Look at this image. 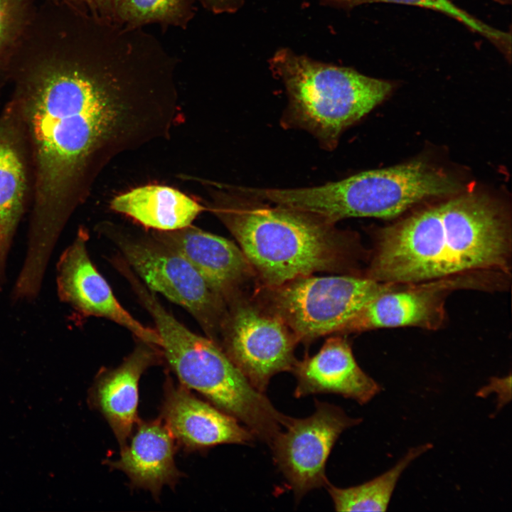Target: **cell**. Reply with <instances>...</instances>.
I'll list each match as a JSON object with an SVG mask.
<instances>
[{
	"label": "cell",
	"mask_w": 512,
	"mask_h": 512,
	"mask_svg": "<svg viewBox=\"0 0 512 512\" xmlns=\"http://www.w3.org/2000/svg\"><path fill=\"white\" fill-rule=\"evenodd\" d=\"M432 447L430 443L411 448L399 462L383 474L362 484L338 488L326 486L336 511H385L395 486L406 468Z\"/></svg>",
	"instance_id": "ffe728a7"
},
{
	"label": "cell",
	"mask_w": 512,
	"mask_h": 512,
	"mask_svg": "<svg viewBox=\"0 0 512 512\" xmlns=\"http://www.w3.org/2000/svg\"><path fill=\"white\" fill-rule=\"evenodd\" d=\"M123 276L151 316L163 358L181 385L203 395L270 447L289 416L251 385L216 342L176 319L132 270L124 271Z\"/></svg>",
	"instance_id": "277c9868"
},
{
	"label": "cell",
	"mask_w": 512,
	"mask_h": 512,
	"mask_svg": "<svg viewBox=\"0 0 512 512\" xmlns=\"http://www.w3.org/2000/svg\"><path fill=\"white\" fill-rule=\"evenodd\" d=\"M414 284H397L369 301L340 333L389 327L438 328L444 319L446 296L458 287L467 285L468 274Z\"/></svg>",
	"instance_id": "7c38bea8"
},
{
	"label": "cell",
	"mask_w": 512,
	"mask_h": 512,
	"mask_svg": "<svg viewBox=\"0 0 512 512\" xmlns=\"http://www.w3.org/2000/svg\"><path fill=\"white\" fill-rule=\"evenodd\" d=\"M324 4L340 8H352L363 4L385 2L415 6L444 14L461 22L471 31L479 33L494 43L498 48H504L510 40L509 33L491 27L466 11L459 8L450 0H320Z\"/></svg>",
	"instance_id": "7402d4cb"
},
{
	"label": "cell",
	"mask_w": 512,
	"mask_h": 512,
	"mask_svg": "<svg viewBox=\"0 0 512 512\" xmlns=\"http://www.w3.org/2000/svg\"><path fill=\"white\" fill-rule=\"evenodd\" d=\"M361 422L341 407L319 400L311 415L300 419L289 416L285 431L278 434L270 447L297 501L329 484L325 468L334 444L344 430Z\"/></svg>",
	"instance_id": "30bf717a"
},
{
	"label": "cell",
	"mask_w": 512,
	"mask_h": 512,
	"mask_svg": "<svg viewBox=\"0 0 512 512\" xmlns=\"http://www.w3.org/2000/svg\"><path fill=\"white\" fill-rule=\"evenodd\" d=\"M62 34L28 62L16 97L35 164L28 247L39 255L110 162L169 139L183 114L175 67L143 31L78 18Z\"/></svg>",
	"instance_id": "6da1fadb"
},
{
	"label": "cell",
	"mask_w": 512,
	"mask_h": 512,
	"mask_svg": "<svg viewBox=\"0 0 512 512\" xmlns=\"http://www.w3.org/2000/svg\"><path fill=\"white\" fill-rule=\"evenodd\" d=\"M298 340L289 327L258 302L240 294L227 303L218 345L251 385L265 393L278 373L292 371Z\"/></svg>",
	"instance_id": "9c48e42d"
},
{
	"label": "cell",
	"mask_w": 512,
	"mask_h": 512,
	"mask_svg": "<svg viewBox=\"0 0 512 512\" xmlns=\"http://www.w3.org/2000/svg\"><path fill=\"white\" fill-rule=\"evenodd\" d=\"M26 190L23 156L11 130L0 127V289L6 279V267L11 241L23 213Z\"/></svg>",
	"instance_id": "d6986e66"
},
{
	"label": "cell",
	"mask_w": 512,
	"mask_h": 512,
	"mask_svg": "<svg viewBox=\"0 0 512 512\" xmlns=\"http://www.w3.org/2000/svg\"><path fill=\"white\" fill-rule=\"evenodd\" d=\"M100 229L149 289L184 308L206 336L218 343L227 304L188 261L151 233L131 234L111 223H102Z\"/></svg>",
	"instance_id": "ba28073f"
},
{
	"label": "cell",
	"mask_w": 512,
	"mask_h": 512,
	"mask_svg": "<svg viewBox=\"0 0 512 512\" xmlns=\"http://www.w3.org/2000/svg\"><path fill=\"white\" fill-rule=\"evenodd\" d=\"M201 182L211 198L209 210L235 238L264 287L318 272L348 270L354 240L336 223L241 194L230 185Z\"/></svg>",
	"instance_id": "3957f363"
},
{
	"label": "cell",
	"mask_w": 512,
	"mask_h": 512,
	"mask_svg": "<svg viewBox=\"0 0 512 512\" xmlns=\"http://www.w3.org/2000/svg\"><path fill=\"white\" fill-rule=\"evenodd\" d=\"M88 234L80 228L57 264V290L60 300L86 316L101 317L127 329L139 340L159 347L155 330L144 326L116 299L109 284L91 261Z\"/></svg>",
	"instance_id": "8fae6325"
},
{
	"label": "cell",
	"mask_w": 512,
	"mask_h": 512,
	"mask_svg": "<svg viewBox=\"0 0 512 512\" xmlns=\"http://www.w3.org/2000/svg\"><path fill=\"white\" fill-rule=\"evenodd\" d=\"M115 21L132 27L158 23L186 28L195 0H112Z\"/></svg>",
	"instance_id": "44dd1931"
},
{
	"label": "cell",
	"mask_w": 512,
	"mask_h": 512,
	"mask_svg": "<svg viewBox=\"0 0 512 512\" xmlns=\"http://www.w3.org/2000/svg\"><path fill=\"white\" fill-rule=\"evenodd\" d=\"M270 65L288 97L282 126L307 131L328 150L335 149L342 132L384 100L393 87L388 81L287 48L277 50Z\"/></svg>",
	"instance_id": "5b68a950"
},
{
	"label": "cell",
	"mask_w": 512,
	"mask_h": 512,
	"mask_svg": "<svg viewBox=\"0 0 512 512\" xmlns=\"http://www.w3.org/2000/svg\"><path fill=\"white\" fill-rule=\"evenodd\" d=\"M160 418L186 451L223 444H251L255 438L235 417L193 395L167 377Z\"/></svg>",
	"instance_id": "4fadbf2b"
},
{
	"label": "cell",
	"mask_w": 512,
	"mask_h": 512,
	"mask_svg": "<svg viewBox=\"0 0 512 512\" xmlns=\"http://www.w3.org/2000/svg\"><path fill=\"white\" fill-rule=\"evenodd\" d=\"M291 372L297 380V398L334 393L363 405L382 389L360 368L351 346L341 336L329 337L317 353L297 361Z\"/></svg>",
	"instance_id": "2e32d148"
},
{
	"label": "cell",
	"mask_w": 512,
	"mask_h": 512,
	"mask_svg": "<svg viewBox=\"0 0 512 512\" xmlns=\"http://www.w3.org/2000/svg\"><path fill=\"white\" fill-rule=\"evenodd\" d=\"M136 425L130 443L120 449L119 458L105 462L123 471L133 486L149 491L158 499L164 486L174 488L182 476L174 461L176 440L161 418L139 419Z\"/></svg>",
	"instance_id": "e0dca14e"
},
{
	"label": "cell",
	"mask_w": 512,
	"mask_h": 512,
	"mask_svg": "<svg viewBox=\"0 0 512 512\" xmlns=\"http://www.w3.org/2000/svg\"><path fill=\"white\" fill-rule=\"evenodd\" d=\"M160 348L137 340L134 350L116 368L100 370L88 393V403L108 422L119 446L128 443L137 417L139 379L149 367L161 363Z\"/></svg>",
	"instance_id": "9a60e30c"
},
{
	"label": "cell",
	"mask_w": 512,
	"mask_h": 512,
	"mask_svg": "<svg viewBox=\"0 0 512 512\" xmlns=\"http://www.w3.org/2000/svg\"><path fill=\"white\" fill-rule=\"evenodd\" d=\"M110 208L146 228L174 230L192 224L206 207L184 193L162 185H147L114 197Z\"/></svg>",
	"instance_id": "ac0fdd59"
},
{
	"label": "cell",
	"mask_w": 512,
	"mask_h": 512,
	"mask_svg": "<svg viewBox=\"0 0 512 512\" xmlns=\"http://www.w3.org/2000/svg\"><path fill=\"white\" fill-rule=\"evenodd\" d=\"M452 177L422 161L358 173L322 186L259 188L262 201L303 210L336 223L354 217L390 218L429 198L457 192Z\"/></svg>",
	"instance_id": "8992f818"
},
{
	"label": "cell",
	"mask_w": 512,
	"mask_h": 512,
	"mask_svg": "<svg viewBox=\"0 0 512 512\" xmlns=\"http://www.w3.org/2000/svg\"><path fill=\"white\" fill-rule=\"evenodd\" d=\"M396 284L368 277L310 274L264 287L260 304L279 318L298 341L307 343L340 333L369 301Z\"/></svg>",
	"instance_id": "52a82bcc"
},
{
	"label": "cell",
	"mask_w": 512,
	"mask_h": 512,
	"mask_svg": "<svg viewBox=\"0 0 512 512\" xmlns=\"http://www.w3.org/2000/svg\"><path fill=\"white\" fill-rule=\"evenodd\" d=\"M203 6L214 14L233 13L243 4L244 0H199Z\"/></svg>",
	"instance_id": "d4e9b609"
},
{
	"label": "cell",
	"mask_w": 512,
	"mask_h": 512,
	"mask_svg": "<svg viewBox=\"0 0 512 512\" xmlns=\"http://www.w3.org/2000/svg\"><path fill=\"white\" fill-rule=\"evenodd\" d=\"M151 234L188 261L226 304L255 275L238 245L192 224L174 230H151Z\"/></svg>",
	"instance_id": "5bb4252c"
},
{
	"label": "cell",
	"mask_w": 512,
	"mask_h": 512,
	"mask_svg": "<svg viewBox=\"0 0 512 512\" xmlns=\"http://www.w3.org/2000/svg\"><path fill=\"white\" fill-rule=\"evenodd\" d=\"M26 0H0V57L21 28Z\"/></svg>",
	"instance_id": "603a6c76"
},
{
	"label": "cell",
	"mask_w": 512,
	"mask_h": 512,
	"mask_svg": "<svg viewBox=\"0 0 512 512\" xmlns=\"http://www.w3.org/2000/svg\"><path fill=\"white\" fill-rule=\"evenodd\" d=\"M70 6L88 11L92 14L115 21L112 0H65ZM116 22V21H115Z\"/></svg>",
	"instance_id": "cb8c5ba5"
},
{
	"label": "cell",
	"mask_w": 512,
	"mask_h": 512,
	"mask_svg": "<svg viewBox=\"0 0 512 512\" xmlns=\"http://www.w3.org/2000/svg\"><path fill=\"white\" fill-rule=\"evenodd\" d=\"M510 250L501 211L484 195L466 193L382 229L367 277L414 284L491 270L506 273Z\"/></svg>",
	"instance_id": "7a4b0ae2"
}]
</instances>
